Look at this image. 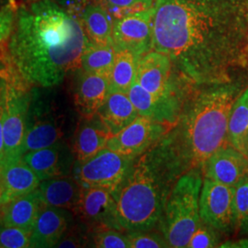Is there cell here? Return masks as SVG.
Here are the masks:
<instances>
[{"instance_id": "15", "label": "cell", "mask_w": 248, "mask_h": 248, "mask_svg": "<svg viewBox=\"0 0 248 248\" xmlns=\"http://www.w3.org/2000/svg\"><path fill=\"white\" fill-rule=\"evenodd\" d=\"M127 94L139 115L169 127L177 123L185 101L177 92L169 97L158 98L146 91L136 81Z\"/></svg>"}, {"instance_id": "13", "label": "cell", "mask_w": 248, "mask_h": 248, "mask_svg": "<svg viewBox=\"0 0 248 248\" xmlns=\"http://www.w3.org/2000/svg\"><path fill=\"white\" fill-rule=\"evenodd\" d=\"M202 171L204 177L236 187L248 180V156L228 142L211 155Z\"/></svg>"}, {"instance_id": "25", "label": "cell", "mask_w": 248, "mask_h": 248, "mask_svg": "<svg viewBox=\"0 0 248 248\" xmlns=\"http://www.w3.org/2000/svg\"><path fill=\"white\" fill-rule=\"evenodd\" d=\"M228 142L248 155V88L240 94L231 109Z\"/></svg>"}, {"instance_id": "32", "label": "cell", "mask_w": 248, "mask_h": 248, "mask_svg": "<svg viewBox=\"0 0 248 248\" xmlns=\"http://www.w3.org/2000/svg\"><path fill=\"white\" fill-rule=\"evenodd\" d=\"M101 3L114 19L155 5L154 0H102Z\"/></svg>"}, {"instance_id": "21", "label": "cell", "mask_w": 248, "mask_h": 248, "mask_svg": "<svg viewBox=\"0 0 248 248\" xmlns=\"http://www.w3.org/2000/svg\"><path fill=\"white\" fill-rule=\"evenodd\" d=\"M38 194L47 206L76 211L79 203L83 186L74 176H61L42 180Z\"/></svg>"}, {"instance_id": "1", "label": "cell", "mask_w": 248, "mask_h": 248, "mask_svg": "<svg viewBox=\"0 0 248 248\" xmlns=\"http://www.w3.org/2000/svg\"><path fill=\"white\" fill-rule=\"evenodd\" d=\"M248 0H156L152 49L199 87L232 84L248 63Z\"/></svg>"}, {"instance_id": "10", "label": "cell", "mask_w": 248, "mask_h": 248, "mask_svg": "<svg viewBox=\"0 0 248 248\" xmlns=\"http://www.w3.org/2000/svg\"><path fill=\"white\" fill-rule=\"evenodd\" d=\"M90 233L101 229L124 231L118 217L111 190L102 187H83L79 203L74 212Z\"/></svg>"}, {"instance_id": "26", "label": "cell", "mask_w": 248, "mask_h": 248, "mask_svg": "<svg viewBox=\"0 0 248 248\" xmlns=\"http://www.w3.org/2000/svg\"><path fill=\"white\" fill-rule=\"evenodd\" d=\"M139 56L128 50L116 51L115 60L109 75V92L127 93L136 81Z\"/></svg>"}, {"instance_id": "35", "label": "cell", "mask_w": 248, "mask_h": 248, "mask_svg": "<svg viewBox=\"0 0 248 248\" xmlns=\"http://www.w3.org/2000/svg\"><path fill=\"white\" fill-rule=\"evenodd\" d=\"M31 245V232L17 227L0 225V248H27Z\"/></svg>"}, {"instance_id": "36", "label": "cell", "mask_w": 248, "mask_h": 248, "mask_svg": "<svg viewBox=\"0 0 248 248\" xmlns=\"http://www.w3.org/2000/svg\"><path fill=\"white\" fill-rule=\"evenodd\" d=\"M89 234H91L90 232L82 223H80V225L72 224L63 233L55 248H85L89 245Z\"/></svg>"}, {"instance_id": "9", "label": "cell", "mask_w": 248, "mask_h": 248, "mask_svg": "<svg viewBox=\"0 0 248 248\" xmlns=\"http://www.w3.org/2000/svg\"><path fill=\"white\" fill-rule=\"evenodd\" d=\"M234 189L204 177L200 197V215L204 222L225 234L235 232Z\"/></svg>"}, {"instance_id": "5", "label": "cell", "mask_w": 248, "mask_h": 248, "mask_svg": "<svg viewBox=\"0 0 248 248\" xmlns=\"http://www.w3.org/2000/svg\"><path fill=\"white\" fill-rule=\"evenodd\" d=\"M202 175V170H191L178 177L170 190L160 222L169 248H186L202 221L200 197Z\"/></svg>"}, {"instance_id": "37", "label": "cell", "mask_w": 248, "mask_h": 248, "mask_svg": "<svg viewBox=\"0 0 248 248\" xmlns=\"http://www.w3.org/2000/svg\"><path fill=\"white\" fill-rule=\"evenodd\" d=\"M55 1L60 7L65 9L69 13L75 16H78L81 13V11L85 9L89 4L93 3H101L102 0H53Z\"/></svg>"}, {"instance_id": "3", "label": "cell", "mask_w": 248, "mask_h": 248, "mask_svg": "<svg viewBox=\"0 0 248 248\" xmlns=\"http://www.w3.org/2000/svg\"><path fill=\"white\" fill-rule=\"evenodd\" d=\"M240 94L232 83L203 87L184 101L177 123L154 145L176 180L191 170L202 171L211 155L229 142V116Z\"/></svg>"}, {"instance_id": "30", "label": "cell", "mask_w": 248, "mask_h": 248, "mask_svg": "<svg viewBox=\"0 0 248 248\" xmlns=\"http://www.w3.org/2000/svg\"><path fill=\"white\" fill-rule=\"evenodd\" d=\"M93 247L98 248H131L130 240L123 231L101 229L91 233Z\"/></svg>"}, {"instance_id": "23", "label": "cell", "mask_w": 248, "mask_h": 248, "mask_svg": "<svg viewBox=\"0 0 248 248\" xmlns=\"http://www.w3.org/2000/svg\"><path fill=\"white\" fill-rule=\"evenodd\" d=\"M97 113L112 135L140 116L128 94L124 92H109Z\"/></svg>"}, {"instance_id": "14", "label": "cell", "mask_w": 248, "mask_h": 248, "mask_svg": "<svg viewBox=\"0 0 248 248\" xmlns=\"http://www.w3.org/2000/svg\"><path fill=\"white\" fill-rule=\"evenodd\" d=\"M172 66L170 58L165 53L155 50L144 53L138 59L136 82L158 98L169 97L177 93L171 80Z\"/></svg>"}, {"instance_id": "6", "label": "cell", "mask_w": 248, "mask_h": 248, "mask_svg": "<svg viewBox=\"0 0 248 248\" xmlns=\"http://www.w3.org/2000/svg\"><path fill=\"white\" fill-rule=\"evenodd\" d=\"M34 88L11 63L3 119L4 157L0 163L22 158L21 149Z\"/></svg>"}, {"instance_id": "22", "label": "cell", "mask_w": 248, "mask_h": 248, "mask_svg": "<svg viewBox=\"0 0 248 248\" xmlns=\"http://www.w3.org/2000/svg\"><path fill=\"white\" fill-rule=\"evenodd\" d=\"M109 93L108 77L83 71L75 92V106L81 117L94 115Z\"/></svg>"}, {"instance_id": "7", "label": "cell", "mask_w": 248, "mask_h": 248, "mask_svg": "<svg viewBox=\"0 0 248 248\" xmlns=\"http://www.w3.org/2000/svg\"><path fill=\"white\" fill-rule=\"evenodd\" d=\"M34 88L29 110L21 155L61 142L65 135L64 120L51 103L44 101Z\"/></svg>"}, {"instance_id": "24", "label": "cell", "mask_w": 248, "mask_h": 248, "mask_svg": "<svg viewBox=\"0 0 248 248\" xmlns=\"http://www.w3.org/2000/svg\"><path fill=\"white\" fill-rule=\"evenodd\" d=\"M78 18L89 42L95 45H113V19L102 3L89 4Z\"/></svg>"}, {"instance_id": "38", "label": "cell", "mask_w": 248, "mask_h": 248, "mask_svg": "<svg viewBox=\"0 0 248 248\" xmlns=\"http://www.w3.org/2000/svg\"><path fill=\"white\" fill-rule=\"evenodd\" d=\"M220 248H248V238L234 241V242L222 243Z\"/></svg>"}, {"instance_id": "17", "label": "cell", "mask_w": 248, "mask_h": 248, "mask_svg": "<svg viewBox=\"0 0 248 248\" xmlns=\"http://www.w3.org/2000/svg\"><path fill=\"white\" fill-rule=\"evenodd\" d=\"M73 222L71 211L45 205L31 233L30 248H55Z\"/></svg>"}, {"instance_id": "12", "label": "cell", "mask_w": 248, "mask_h": 248, "mask_svg": "<svg viewBox=\"0 0 248 248\" xmlns=\"http://www.w3.org/2000/svg\"><path fill=\"white\" fill-rule=\"evenodd\" d=\"M154 7L113 20L112 43L118 50L131 51L139 57L152 49Z\"/></svg>"}, {"instance_id": "29", "label": "cell", "mask_w": 248, "mask_h": 248, "mask_svg": "<svg viewBox=\"0 0 248 248\" xmlns=\"http://www.w3.org/2000/svg\"><path fill=\"white\" fill-rule=\"evenodd\" d=\"M222 232L217 230L212 225L201 221L198 228L189 240L188 248H217L221 245Z\"/></svg>"}, {"instance_id": "8", "label": "cell", "mask_w": 248, "mask_h": 248, "mask_svg": "<svg viewBox=\"0 0 248 248\" xmlns=\"http://www.w3.org/2000/svg\"><path fill=\"white\" fill-rule=\"evenodd\" d=\"M133 159L106 147L89 159L76 162L73 176L83 187H102L113 192L123 181Z\"/></svg>"}, {"instance_id": "18", "label": "cell", "mask_w": 248, "mask_h": 248, "mask_svg": "<svg viewBox=\"0 0 248 248\" xmlns=\"http://www.w3.org/2000/svg\"><path fill=\"white\" fill-rule=\"evenodd\" d=\"M111 135L98 113L81 117L72 142L71 148L76 162H84L106 148L107 142Z\"/></svg>"}, {"instance_id": "43", "label": "cell", "mask_w": 248, "mask_h": 248, "mask_svg": "<svg viewBox=\"0 0 248 248\" xmlns=\"http://www.w3.org/2000/svg\"></svg>"}, {"instance_id": "28", "label": "cell", "mask_w": 248, "mask_h": 248, "mask_svg": "<svg viewBox=\"0 0 248 248\" xmlns=\"http://www.w3.org/2000/svg\"><path fill=\"white\" fill-rule=\"evenodd\" d=\"M235 232L242 235L248 234V180L234 189Z\"/></svg>"}, {"instance_id": "31", "label": "cell", "mask_w": 248, "mask_h": 248, "mask_svg": "<svg viewBox=\"0 0 248 248\" xmlns=\"http://www.w3.org/2000/svg\"><path fill=\"white\" fill-rule=\"evenodd\" d=\"M11 62L9 61L7 49L0 52V162L4 157V142H3V119L6 107L7 89L9 81Z\"/></svg>"}, {"instance_id": "40", "label": "cell", "mask_w": 248, "mask_h": 248, "mask_svg": "<svg viewBox=\"0 0 248 248\" xmlns=\"http://www.w3.org/2000/svg\"><path fill=\"white\" fill-rule=\"evenodd\" d=\"M37 1H40V0H23V2L26 3V4H31V3H33V2H37Z\"/></svg>"}, {"instance_id": "4", "label": "cell", "mask_w": 248, "mask_h": 248, "mask_svg": "<svg viewBox=\"0 0 248 248\" xmlns=\"http://www.w3.org/2000/svg\"><path fill=\"white\" fill-rule=\"evenodd\" d=\"M176 181L154 146L135 157L112 192L124 230H152L160 224Z\"/></svg>"}, {"instance_id": "33", "label": "cell", "mask_w": 248, "mask_h": 248, "mask_svg": "<svg viewBox=\"0 0 248 248\" xmlns=\"http://www.w3.org/2000/svg\"><path fill=\"white\" fill-rule=\"evenodd\" d=\"M18 6L17 0H8L0 8V52L6 50L8 47Z\"/></svg>"}, {"instance_id": "27", "label": "cell", "mask_w": 248, "mask_h": 248, "mask_svg": "<svg viewBox=\"0 0 248 248\" xmlns=\"http://www.w3.org/2000/svg\"><path fill=\"white\" fill-rule=\"evenodd\" d=\"M113 45H95L89 42L81 57V69L87 73L98 74L109 78L115 60Z\"/></svg>"}, {"instance_id": "2", "label": "cell", "mask_w": 248, "mask_h": 248, "mask_svg": "<svg viewBox=\"0 0 248 248\" xmlns=\"http://www.w3.org/2000/svg\"><path fill=\"white\" fill-rule=\"evenodd\" d=\"M89 39L78 16L53 0L18 3L7 53L29 84L53 88L81 67Z\"/></svg>"}, {"instance_id": "42", "label": "cell", "mask_w": 248, "mask_h": 248, "mask_svg": "<svg viewBox=\"0 0 248 248\" xmlns=\"http://www.w3.org/2000/svg\"></svg>"}, {"instance_id": "11", "label": "cell", "mask_w": 248, "mask_h": 248, "mask_svg": "<svg viewBox=\"0 0 248 248\" xmlns=\"http://www.w3.org/2000/svg\"><path fill=\"white\" fill-rule=\"evenodd\" d=\"M169 126L139 116L119 133L111 135L106 147L135 158L149 150L169 130Z\"/></svg>"}, {"instance_id": "16", "label": "cell", "mask_w": 248, "mask_h": 248, "mask_svg": "<svg viewBox=\"0 0 248 248\" xmlns=\"http://www.w3.org/2000/svg\"><path fill=\"white\" fill-rule=\"evenodd\" d=\"M22 160L41 180L70 175L76 163L71 147L63 141L28 152L23 155Z\"/></svg>"}, {"instance_id": "19", "label": "cell", "mask_w": 248, "mask_h": 248, "mask_svg": "<svg viewBox=\"0 0 248 248\" xmlns=\"http://www.w3.org/2000/svg\"><path fill=\"white\" fill-rule=\"evenodd\" d=\"M0 178L4 189L2 205L34 191L42 181L22 158L0 163Z\"/></svg>"}, {"instance_id": "34", "label": "cell", "mask_w": 248, "mask_h": 248, "mask_svg": "<svg viewBox=\"0 0 248 248\" xmlns=\"http://www.w3.org/2000/svg\"><path fill=\"white\" fill-rule=\"evenodd\" d=\"M131 248H169V243L163 233L153 230L128 232Z\"/></svg>"}, {"instance_id": "39", "label": "cell", "mask_w": 248, "mask_h": 248, "mask_svg": "<svg viewBox=\"0 0 248 248\" xmlns=\"http://www.w3.org/2000/svg\"><path fill=\"white\" fill-rule=\"evenodd\" d=\"M3 193H4V189H3V185H2V181L0 178V207L2 205V199H3Z\"/></svg>"}, {"instance_id": "41", "label": "cell", "mask_w": 248, "mask_h": 248, "mask_svg": "<svg viewBox=\"0 0 248 248\" xmlns=\"http://www.w3.org/2000/svg\"><path fill=\"white\" fill-rule=\"evenodd\" d=\"M3 5H4V4H3ZM3 5H1V0H0V8H1Z\"/></svg>"}, {"instance_id": "20", "label": "cell", "mask_w": 248, "mask_h": 248, "mask_svg": "<svg viewBox=\"0 0 248 248\" xmlns=\"http://www.w3.org/2000/svg\"><path fill=\"white\" fill-rule=\"evenodd\" d=\"M45 205L37 189L13 199L0 207V225L17 227L31 233Z\"/></svg>"}]
</instances>
